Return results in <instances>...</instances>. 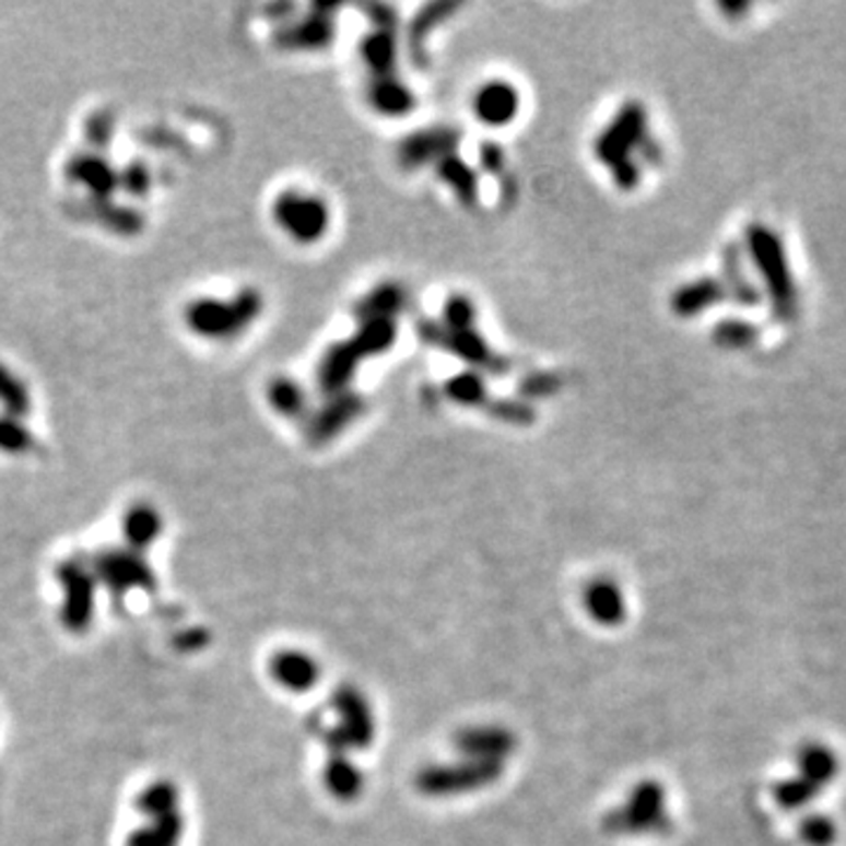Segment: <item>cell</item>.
I'll list each match as a JSON object with an SVG mask.
<instances>
[{"mask_svg":"<svg viewBox=\"0 0 846 846\" xmlns=\"http://www.w3.org/2000/svg\"><path fill=\"white\" fill-rule=\"evenodd\" d=\"M745 252L752 271H755L762 296L774 316L783 322H792L799 310V292L786 243H783L778 231L762 222L748 224Z\"/></svg>","mask_w":846,"mask_h":846,"instance_id":"6da1fadb","label":"cell"},{"mask_svg":"<svg viewBox=\"0 0 846 846\" xmlns=\"http://www.w3.org/2000/svg\"><path fill=\"white\" fill-rule=\"evenodd\" d=\"M31 390L17 372H12L8 365L0 363V407L3 414L24 419L31 412Z\"/></svg>","mask_w":846,"mask_h":846,"instance_id":"30bf717a","label":"cell"},{"mask_svg":"<svg viewBox=\"0 0 846 846\" xmlns=\"http://www.w3.org/2000/svg\"><path fill=\"white\" fill-rule=\"evenodd\" d=\"M797 772H799L797 776H802L807 783H811V786L821 792L823 786H830V783L837 778L839 760H837L833 748L813 741V743L802 745V750H799Z\"/></svg>","mask_w":846,"mask_h":846,"instance_id":"52a82bcc","label":"cell"},{"mask_svg":"<svg viewBox=\"0 0 846 846\" xmlns=\"http://www.w3.org/2000/svg\"><path fill=\"white\" fill-rule=\"evenodd\" d=\"M61 581H64V623L71 631H83L90 623L92 611V578L81 567V564L67 562V567L59 569Z\"/></svg>","mask_w":846,"mask_h":846,"instance_id":"5b68a950","label":"cell"},{"mask_svg":"<svg viewBox=\"0 0 846 846\" xmlns=\"http://www.w3.org/2000/svg\"><path fill=\"white\" fill-rule=\"evenodd\" d=\"M120 188L132 198H144L151 191V172L144 163H130L120 172Z\"/></svg>","mask_w":846,"mask_h":846,"instance_id":"e0dca14e","label":"cell"},{"mask_svg":"<svg viewBox=\"0 0 846 846\" xmlns=\"http://www.w3.org/2000/svg\"><path fill=\"white\" fill-rule=\"evenodd\" d=\"M161 529H163L161 515L149 504H137L122 517V534L132 551L149 548L155 539H158Z\"/></svg>","mask_w":846,"mask_h":846,"instance_id":"ba28073f","label":"cell"},{"mask_svg":"<svg viewBox=\"0 0 846 846\" xmlns=\"http://www.w3.org/2000/svg\"><path fill=\"white\" fill-rule=\"evenodd\" d=\"M513 104H515L513 92L498 90V87H487L484 92H480L478 111L487 122H498V120L510 118Z\"/></svg>","mask_w":846,"mask_h":846,"instance_id":"9a60e30c","label":"cell"},{"mask_svg":"<svg viewBox=\"0 0 846 846\" xmlns=\"http://www.w3.org/2000/svg\"><path fill=\"white\" fill-rule=\"evenodd\" d=\"M725 296H727V290L722 285V280L703 278L692 282V285L682 287L675 294V310L680 316H696V313H703L705 308L722 302Z\"/></svg>","mask_w":846,"mask_h":846,"instance_id":"9c48e42d","label":"cell"},{"mask_svg":"<svg viewBox=\"0 0 846 846\" xmlns=\"http://www.w3.org/2000/svg\"><path fill=\"white\" fill-rule=\"evenodd\" d=\"M114 125H116L114 116L108 111L92 114L85 122V137H87L90 144L94 149L108 146V141H111V137H114Z\"/></svg>","mask_w":846,"mask_h":846,"instance_id":"ac0fdd59","label":"cell"},{"mask_svg":"<svg viewBox=\"0 0 846 846\" xmlns=\"http://www.w3.org/2000/svg\"><path fill=\"white\" fill-rule=\"evenodd\" d=\"M257 302L249 294L228 304L219 299H198L186 308V325L200 337H231L255 316Z\"/></svg>","mask_w":846,"mask_h":846,"instance_id":"7a4b0ae2","label":"cell"},{"mask_svg":"<svg viewBox=\"0 0 846 846\" xmlns=\"http://www.w3.org/2000/svg\"><path fill=\"white\" fill-rule=\"evenodd\" d=\"M94 214H97L99 222L118 235H137L144 231V214H141L137 208L128 205H116V202H94Z\"/></svg>","mask_w":846,"mask_h":846,"instance_id":"8fae6325","label":"cell"},{"mask_svg":"<svg viewBox=\"0 0 846 846\" xmlns=\"http://www.w3.org/2000/svg\"><path fill=\"white\" fill-rule=\"evenodd\" d=\"M94 569L99 572L104 581L111 586L118 595L128 592L132 588H149L153 576L146 569L144 560H141L132 548L130 551H104L97 555V564Z\"/></svg>","mask_w":846,"mask_h":846,"instance_id":"277c9868","label":"cell"},{"mask_svg":"<svg viewBox=\"0 0 846 846\" xmlns=\"http://www.w3.org/2000/svg\"><path fill=\"white\" fill-rule=\"evenodd\" d=\"M816 795H819V790L813 788L811 783H807L802 776L786 778L774 786V799H776V804L783 809L807 807Z\"/></svg>","mask_w":846,"mask_h":846,"instance_id":"5bb4252c","label":"cell"},{"mask_svg":"<svg viewBox=\"0 0 846 846\" xmlns=\"http://www.w3.org/2000/svg\"><path fill=\"white\" fill-rule=\"evenodd\" d=\"M799 835L809 846H833L837 839V825L827 816H809L799 827Z\"/></svg>","mask_w":846,"mask_h":846,"instance_id":"2e32d148","label":"cell"},{"mask_svg":"<svg viewBox=\"0 0 846 846\" xmlns=\"http://www.w3.org/2000/svg\"><path fill=\"white\" fill-rule=\"evenodd\" d=\"M760 327L741 318H727L713 329V341L727 351H745L760 343Z\"/></svg>","mask_w":846,"mask_h":846,"instance_id":"7c38bea8","label":"cell"},{"mask_svg":"<svg viewBox=\"0 0 846 846\" xmlns=\"http://www.w3.org/2000/svg\"><path fill=\"white\" fill-rule=\"evenodd\" d=\"M69 181L83 186L94 202H104L120 188V172L99 151L75 153L67 163Z\"/></svg>","mask_w":846,"mask_h":846,"instance_id":"3957f363","label":"cell"},{"mask_svg":"<svg viewBox=\"0 0 846 846\" xmlns=\"http://www.w3.org/2000/svg\"><path fill=\"white\" fill-rule=\"evenodd\" d=\"M722 285L731 299L743 308L762 306L764 296L757 285V278L748 271V261L743 257L741 245H729L725 252V280Z\"/></svg>","mask_w":846,"mask_h":846,"instance_id":"8992f818","label":"cell"},{"mask_svg":"<svg viewBox=\"0 0 846 846\" xmlns=\"http://www.w3.org/2000/svg\"><path fill=\"white\" fill-rule=\"evenodd\" d=\"M36 447V437L22 419L0 414V451L22 457V454H31Z\"/></svg>","mask_w":846,"mask_h":846,"instance_id":"4fadbf2b","label":"cell"}]
</instances>
